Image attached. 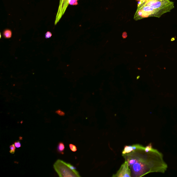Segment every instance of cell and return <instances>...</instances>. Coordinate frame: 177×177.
<instances>
[{
    "label": "cell",
    "mask_w": 177,
    "mask_h": 177,
    "mask_svg": "<svg viewBox=\"0 0 177 177\" xmlns=\"http://www.w3.org/2000/svg\"><path fill=\"white\" fill-rule=\"evenodd\" d=\"M145 147L122 155L130 170L132 177H141L153 172L165 173L168 166L164 162L163 155L154 149L146 153Z\"/></svg>",
    "instance_id": "cell-1"
},
{
    "label": "cell",
    "mask_w": 177,
    "mask_h": 177,
    "mask_svg": "<svg viewBox=\"0 0 177 177\" xmlns=\"http://www.w3.org/2000/svg\"><path fill=\"white\" fill-rule=\"evenodd\" d=\"M175 8L174 3L170 0H144L137 5L134 19L156 17L160 18Z\"/></svg>",
    "instance_id": "cell-2"
},
{
    "label": "cell",
    "mask_w": 177,
    "mask_h": 177,
    "mask_svg": "<svg viewBox=\"0 0 177 177\" xmlns=\"http://www.w3.org/2000/svg\"><path fill=\"white\" fill-rule=\"evenodd\" d=\"M53 167L60 177H80L76 170H71L68 166L67 163L62 160H57Z\"/></svg>",
    "instance_id": "cell-3"
},
{
    "label": "cell",
    "mask_w": 177,
    "mask_h": 177,
    "mask_svg": "<svg viewBox=\"0 0 177 177\" xmlns=\"http://www.w3.org/2000/svg\"><path fill=\"white\" fill-rule=\"evenodd\" d=\"M69 5L68 0H60L58 9L56 16L55 25L57 24L61 19Z\"/></svg>",
    "instance_id": "cell-4"
},
{
    "label": "cell",
    "mask_w": 177,
    "mask_h": 177,
    "mask_svg": "<svg viewBox=\"0 0 177 177\" xmlns=\"http://www.w3.org/2000/svg\"><path fill=\"white\" fill-rule=\"evenodd\" d=\"M112 177H131V173L128 164L127 162L125 161L124 164L121 166V168L115 175H113Z\"/></svg>",
    "instance_id": "cell-5"
},
{
    "label": "cell",
    "mask_w": 177,
    "mask_h": 177,
    "mask_svg": "<svg viewBox=\"0 0 177 177\" xmlns=\"http://www.w3.org/2000/svg\"><path fill=\"white\" fill-rule=\"evenodd\" d=\"M65 149V146L64 144L62 142H60L57 148L58 152L60 153L64 154Z\"/></svg>",
    "instance_id": "cell-6"
},
{
    "label": "cell",
    "mask_w": 177,
    "mask_h": 177,
    "mask_svg": "<svg viewBox=\"0 0 177 177\" xmlns=\"http://www.w3.org/2000/svg\"><path fill=\"white\" fill-rule=\"evenodd\" d=\"M134 151L132 146H126L124 148L122 152V155L131 153Z\"/></svg>",
    "instance_id": "cell-7"
},
{
    "label": "cell",
    "mask_w": 177,
    "mask_h": 177,
    "mask_svg": "<svg viewBox=\"0 0 177 177\" xmlns=\"http://www.w3.org/2000/svg\"><path fill=\"white\" fill-rule=\"evenodd\" d=\"M3 35L6 39L10 38L12 36L11 31L8 29L5 30L3 33Z\"/></svg>",
    "instance_id": "cell-8"
},
{
    "label": "cell",
    "mask_w": 177,
    "mask_h": 177,
    "mask_svg": "<svg viewBox=\"0 0 177 177\" xmlns=\"http://www.w3.org/2000/svg\"><path fill=\"white\" fill-rule=\"evenodd\" d=\"M153 149V148L151 143L148 144L147 146L144 148V151L146 153L149 152L150 151H152Z\"/></svg>",
    "instance_id": "cell-9"
},
{
    "label": "cell",
    "mask_w": 177,
    "mask_h": 177,
    "mask_svg": "<svg viewBox=\"0 0 177 177\" xmlns=\"http://www.w3.org/2000/svg\"><path fill=\"white\" fill-rule=\"evenodd\" d=\"M9 147H10V151L9 152H10L11 154H14L15 151L16 147H15L14 144H12Z\"/></svg>",
    "instance_id": "cell-10"
},
{
    "label": "cell",
    "mask_w": 177,
    "mask_h": 177,
    "mask_svg": "<svg viewBox=\"0 0 177 177\" xmlns=\"http://www.w3.org/2000/svg\"><path fill=\"white\" fill-rule=\"evenodd\" d=\"M69 148H70V150L73 152H75L76 151H77V148L75 145L72 144H70L69 145Z\"/></svg>",
    "instance_id": "cell-11"
},
{
    "label": "cell",
    "mask_w": 177,
    "mask_h": 177,
    "mask_svg": "<svg viewBox=\"0 0 177 177\" xmlns=\"http://www.w3.org/2000/svg\"><path fill=\"white\" fill-rule=\"evenodd\" d=\"M78 0H71L69 2V5H77L78 4Z\"/></svg>",
    "instance_id": "cell-12"
},
{
    "label": "cell",
    "mask_w": 177,
    "mask_h": 177,
    "mask_svg": "<svg viewBox=\"0 0 177 177\" xmlns=\"http://www.w3.org/2000/svg\"><path fill=\"white\" fill-rule=\"evenodd\" d=\"M56 113L58 114L60 116H64L65 113L64 112H63L60 110H58L55 112Z\"/></svg>",
    "instance_id": "cell-13"
},
{
    "label": "cell",
    "mask_w": 177,
    "mask_h": 177,
    "mask_svg": "<svg viewBox=\"0 0 177 177\" xmlns=\"http://www.w3.org/2000/svg\"><path fill=\"white\" fill-rule=\"evenodd\" d=\"M14 145L15 147L17 148H20L21 146V144L20 141H15L14 143Z\"/></svg>",
    "instance_id": "cell-14"
},
{
    "label": "cell",
    "mask_w": 177,
    "mask_h": 177,
    "mask_svg": "<svg viewBox=\"0 0 177 177\" xmlns=\"http://www.w3.org/2000/svg\"><path fill=\"white\" fill-rule=\"evenodd\" d=\"M52 36V34L50 31H47L45 34V38L48 39L50 38Z\"/></svg>",
    "instance_id": "cell-15"
},
{
    "label": "cell",
    "mask_w": 177,
    "mask_h": 177,
    "mask_svg": "<svg viewBox=\"0 0 177 177\" xmlns=\"http://www.w3.org/2000/svg\"><path fill=\"white\" fill-rule=\"evenodd\" d=\"M68 166L69 167L71 170H75L76 168L75 167L71 165V164L67 163Z\"/></svg>",
    "instance_id": "cell-16"
},
{
    "label": "cell",
    "mask_w": 177,
    "mask_h": 177,
    "mask_svg": "<svg viewBox=\"0 0 177 177\" xmlns=\"http://www.w3.org/2000/svg\"><path fill=\"white\" fill-rule=\"evenodd\" d=\"M122 36L123 38L126 39V38L127 37V33H126V32L123 33L122 34Z\"/></svg>",
    "instance_id": "cell-17"
},
{
    "label": "cell",
    "mask_w": 177,
    "mask_h": 177,
    "mask_svg": "<svg viewBox=\"0 0 177 177\" xmlns=\"http://www.w3.org/2000/svg\"></svg>",
    "instance_id": "cell-18"
}]
</instances>
